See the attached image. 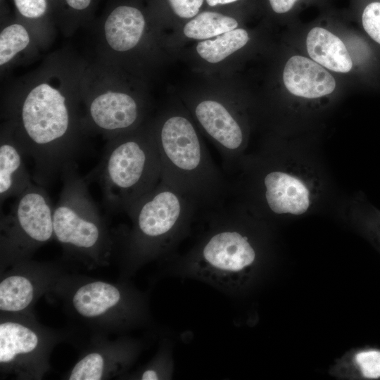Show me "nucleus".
<instances>
[{
	"label": "nucleus",
	"instance_id": "obj_12",
	"mask_svg": "<svg viewBox=\"0 0 380 380\" xmlns=\"http://www.w3.org/2000/svg\"><path fill=\"white\" fill-rule=\"evenodd\" d=\"M144 27V15L139 8L121 4L115 6L106 19V39L114 50L125 51L138 44Z\"/></svg>",
	"mask_w": 380,
	"mask_h": 380
},
{
	"label": "nucleus",
	"instance_id": "obj_2",
	"mask_svg": "<svg viewBox=\"0 0 380 380\" xmlns=\"http://www.w3.org/2000/svg\"><path fill=\"white\" fill-rule=\"evenodd\" d=\"M154 136L160 181L191 198L204 213L222 207L230 196V182L213 162L191 122L183 115H172Z\"/></svg>",
	"mask_w": 380,
	"mask_h": 380
},
{
	"label": "nucleus",
	"instance_id": "obj_16",
	"mask_svg": "<svg viewBox=\"0 0 380 380\" xmlns=\"http://www.w3.org/2000/svg\"><path fill=\"white\" fill-rule=\"evenodd\" d=\"M32 279L21 274L6 277L0 282V310L18 312L27 309L34 300L37 289Z\"/></svg>",
	"mask_w": 380,
	"mask_h": 380
},
{
	"label": "nucleus",
	"instance_id": "obj_21",
	"mask_svg": "<svg viewBox=\"0 0 380 380\" xmlns=\"http://www.w3.org/2000/svg\"><path fill=\"white\" fill-rule=\"evenodd\" d=\"M174 372V360L171 346L164 343L156 357L137 375L138 379H171Z\"/></svg>",
	"mask_w": 380,
	"mask_h": 380
},
{
	"label": "nucleus",
	"instance_id": "obj_6",
	"mask_svg": "<svg viewBox=\"0 0 380 380\" xmlns=\"http://www.w3.org/2000/svg\"><path fill=\"white\" fill-rule=\"evenodd\" d=\"M51 201L43 186L33 184L1 216V248L12 256H23L50 241L53 235Z\"/></svg>",
	"mask_w": 380,
	"mask_h": 380
},
{
	"label": "nucleus",
	"instance_id": "obj_8",
	"mask_svg": "<svg viewBox=\"0 0 380 380\" xmlns=\"http://www.w3.org/2000/svg\"><path fill=\"white\" fill-rule=\"evenodd\" d=\"M72 304L77 314L87 319H97L116 312L133 321L141 310L138 298L102 281L80 286L72 295Z\"/></svg>",
	"mask_w": 380,
	"mask_h": 380
},
{
	"label": "nucleus",
	"instance_id": "obj_11",
	"mask_svg": "<svg viewBox=\"0 0 380 380\" xmlns=\"http://www.w3.org/2000/svg\"><path fill=\"white\" fill-rule=\"evenodd\" d=\"M89 110L96 127L109 134L128 129L139 115L134 98L121 92L108 91L99 95L90 103Z\"/></svg>",
	"mask_w": 380,
	"mask_h": 380
},
{
	"label": "nucleus",
	"instance_id": "obj_1",
	"mask_svg": "<svg viewBox=\"0 0 380 380\" xmlns=\"http://www.w3.org/2000/svg\"><path fill=\"white\" fill-rule=\"evenodd\" d=\"M240 208L224 205L205 213L208 227L177 263L180 274L227 293L235 292L245 284L258 252L245 230Z\"/></svg>",
	"mask_w": 380,
	"mask_h": 380
},
{
	"label": "nucleus",
	"instance_id": "obj_27",
	"mask_svg": "<svg viewBox=\"0 0 380 380\" xmlns=\"http://www.w3.org/2000/svg\"><path fill=\"white\" fill-rule=\"evenodd\" d=\"M68 7L76 11H83L87 9L93 0H64Z\"/></svg>",
	"mask_w": 380,
	"mask_h": 380
},
{
	"label": "nucleus",
	"instance_id": "obj_20",
	"mask_svg": "<svg viewBox=\"0 0 380 380\" xmlns=\"http://www.w3.org/2000/svg\"><path fill=\"white\" fill-rule=\"evenodd\" d=\"M29 42V34L23 25L13 24L5 27L0 34V65L11 61Z\"/></svg>",
	"mask_w": 380,
	"mask_h": 380
},
{
	"label": "nucleus",
	"instance_id": "obj_7",
	"mask_svg": "<svg viewBox=\"0 0 380 380\" xmlns=\"http://www.w3.org/2000/svg\"><path fill=\"white\" fill-rule=\"evenodd\" d=\"M195 116L213 141L222 158L224 170L230 173L242 158L245 137L241 125L224 104L204 100L194 108Z\"/></svg>",
	"mask_w": 380,
	"mask_h": 380
},
{
	"label": "nucleus",
	"instance_id": "obj_3",
	"mask_svg": "<svg viewBox=\"0 0 380 380\" xmlns=\"http://www.w3.org/2000/svg\"><path fill=\"white\" fill-rule=\"evenodd\" d=\"M199 210L191 198L160 181L126 213L132 222L123 244L129 264L139 266L171 253Z\"/></svg>",
	"mask_w": 380,
	"mask_h": 380
},
{
	"label": "nucleus",
	"instance_id": "obj_4",
	"mask_svg": "<svg viewBox=\"0 0 380 380\" xmlns=\"http://www.w3.org/2000/svg\"><path fill=\"white\" fill-rule=\"evenodd\" d=\"M96 181L105 208L125 212L161 180V164L153 134L115 138L104 149L100 163L85 177Z\"/></svg>",
	"mask_w": 380,
	"mask_h": 380
},
{
	"label": "nucleus",
	"instance_id": "obj_17",
	"mask_svg": "<svg viewBox=\"0 0 380 380\" xmlns=\"http://www.w3.org/2000/svg\"><path fill=\"white\" fill-rule=\"evenodd\" d=\"M237 26L238 22L234 18L206 11L198 13L190 20L184 27V33L189 38L204 39L234 30Z\"/></svg>",
	"mask_w": 380,
	"mask_h": 380
},
{
	"label": "nucleus",
	"instance_id": "obj_13",
	"mask_svg": "<svg viewBox=\"0 0 380 380\" xmlns=\"http://www.w3.org/2000/svg\"><path fill=\"white\" fill-rule=\"evenodd\" d=\"M16 140L1 138L0 144V200L18 197L33 184Z\"/></svg>",
	"mask_w": 380,
	"mask_h": 380
},
{
	"label": "nucleus",
	"instance_id": "obj_19",
	"mask_svg": "<svg viewBox=\"0 0 380 380\" xmlns=\"http://www.w3.org/2000/svg\"><path fill=\"white\" fill-rule=\"evenodd\" d=\"M109 360L101 353L92 352L84 355L72 368L70 380H99L104 379L110 366Z\"/></svg>",
	"mask_w": 380,
	"mask_h": 380
},
{
	"label": "nucleus",
	"instance_id": "obj_23",
	"mask_svg": "<svg viewBox=\"0 0 380 380\" xmlns=\"http://www.w3.org/2000/svg\"><path fill=\"white\" fill-rule=\"evenodd\" d=\"M362 22L367 33L380 44V2L374 1L365 6L362 15Z\"/></svg>",
	"mask_w": 380,
	"mask_h": 380
},
{
	"label": "nucleus",
	"instance_id": "obj_24",
	"mask_svg": "<svg viewBox=\"0 0 380 380\" xmlns=\"http://www.w3.org/2000/svg\"><path fill=\"white\" fill-rule=\"evenodd\" d=\"M20 15L30 19L44 16L48 11V0H13Z\"/></svg>",
	"mask_w": 380,
	"mask_h": 380
},
{
	"label": "nucleus",
	"instance_id": "obj_5",
	"mask_svg": "<svg viewBox=\"0 0 380 380\" xmlns=\"http://www.w3.org/2000/svg\"><path fill=\"white\" fill-rule=\"evenodd\" d=\"M63 188L53 208V235L66 249L99 260L107 257L113 241L104 219L89 192L87 182L77 166L61 175Z\"/></svg>",
	"mask_w": 380,
	"mask_h": 380
},
{
	"label": "nucleus",
	"instance_id": "obj_28",
	"mask_svg": "<svg viewBox=\"0 0 380 380\" xmlns=\"http://www.w3.org/2000/svg\"><path fill=\"white\" fill-rule=\"evenodd\" d=\"M240 0H205L207 4L210 7H215L220 5H227L236 3Z\"/></svg>",
	"mask_w": 380,
	"mask_h": 380
},
{
	"label": "nucleus",
	"instance_id": "obj_9",
	"mask_svg": "<svg viewBox=\"0 0 380 380\" xmlns=\"http://www.w3.org/2000/svg\"><path fill=\"white\" fill-rule=\"evenodd\" d=\"M260 181L263 204L274 214L301 215L310 205L309 191L299 179L283 171H263Z\"/></svg>",
	"mask_w": 380,
	"mask_h": 380
},
{
	"label": "nucleus",
	"instance_id": "obj_26",
	"mask_svg": "<svg viewBox=\"0 0 380 380\" xmlns=\"http://www.w3.org/2000/svg\"><path fill=\"white\" fill-rule=\"evenodd\" d=\"M298 0H268L272 10L277 14L286 13L290 11Z\"/></svg>",
	"mask_w": 380,
	"mask_h": 380
},
{
	"label": "nucleus",
	"instance_id": "obj_18",
	"mask_svg": "<svg viewBox=\"0 0 380 380\" xmlns=\"http://www.w3.org/2000/svg\"><path fill=\"white\" fill-rule=\"evenodd\" d=\"M248 39L245 30L236 28L218 35L215 39L199 42L196 51L203 59L215 63L242 48Z\"/></svg>",
	"mask_w": 380,
	"mask_h": 380
},
{
	"label": "nucleus",
	"instance_id": "obj_14",
	"mask_svg": "<svg viewBox=\"0 0 380 380\" xmlns=\"http://www.w3.org/2000/svg\"><path fill=\"white\" fill-rule=\"evenodd\" d=\"M40 338L31 327L16 321L0 324V364L8 367L37 353Z\"/></svg>",
	"mask_w": 380,
	"mask_h": 380
},
{
	"label": "nucleus",
	"instance_id": "obj_22",
	"mask_svg": "<svg viewBox=\"0 0 380 380\" xmlns=\"http://www.w3.org/2000/svg\"><path fill=\"white\" fill-rule=\"evenodd\" d=\"M355 362L363 376L369 379L380 378V351H362L355 356Z\"/></svg>",
	"mask_w": 380,
	"mask_h": 380
},
{
	"label": "nucleus",
	"instance_id": "obj_15",
	"mask_svg": "<svg viewBox=\"0 0 380 380\" xmlns=\"http://www.w3.org/2000/svg\"><path fill=\"white\" fill-rule=\"evenodd\" d=\"M306 45L309 56L319 65L338 72L351 70L353 62L345 44L327 30L312 28L308 34Z\"/></svg>",
	"mask_w": 380,
	"mask_h": 380
},
{
	"label": "nucleus",
	"instance_id": "obj_10",
	"mask_svg": "<svg viewBox=\"0 0 380 380\" xmlns=\"http://www.w3.org/2000/svg\"><path fill=\"white\" fill-rule=\"evenodd\" d=\"M283 80L289 91L297 96L315 99L333 92L336 81L321 65L304 56H292L286 63Z\"/></svg>",
	"mask_w": 380,
	"mask_h": 380
},
{
	"label": "nucleus",
	"instance_id": "obj_25",
	"mask_svg": "<svg viewBox=\"0 0 380 380\" xmlns=\"http://www.w3.org/2000/svg\"><path fill=\"white\" fill-rule=\"evenodd\" d=\"M172 13L181 18H193L200 11L204 0H165Z\"/></svg>",
	"mask_w": 380,
	"mask_h": 380
}]
</instances>
